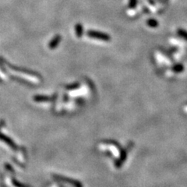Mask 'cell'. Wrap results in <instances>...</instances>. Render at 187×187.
Segmentation results:
<instances>
[{
    "mask_svg": "<svg viewBox=\"0 0 187 187\" xmlns=\"http://www.w3.org/2000/svg\"><path fill=\"white\" fill-rule=\"evenodd\" d=\"M87 35L91 38H95V39L105 41V42H109V41L111 39L109 35L95 31H89L87 32Z\"/></svg>",
    "mask_w": 187,
    "mask_h": 187,
    "instance_id": "6da1fadb",
    "label": "cell"
},
{
    "mask_svg": "<svg viewBox=\"0 0 187 187\" xmlns=\"http://www.w3.org/2000/svg\"><path fill=\"white\" fill-rule=\"evenodd\" d=\"M60 41H61V36H60V35H55V36L52 38V40L49 42L48 45L49 48L51 49L55 48L58 45Z\"/></svg>",
    "mask_w": 187,
    "mask_h": 187,
    "instance_id": "7a4b0ae2",
    "label": "cell"
},
{
    "mask_svg": "<svg viewBox=\"0 0 187 187\" xmlns=\"http://www.w3.org/2000/svg\"><path fill=\"white\" fill-rule=\"evenodd\" d=\"M9 66L11 68H13L14 70L16 71H19V72H23V73H28V74H31L32 76H38V75L36 74L35 73H34V72H32V71H29V70H26V69H19V68H16L15 67V66H13V65H11L9 64Z\"/></svg>",
    "mask_w": 187,
    "mask_h": 187,
    "instance_id": "3957f363",
    "label": "cell"
},
{
    "mask_svg": "<svg viewBox=\"0 0 187 187\" xmlns=\"http://www.w3.org/2000/svg\"><path fill=\"white\" fill-rule=\"evenodd\" d=\"M34 99H35V102H48V101H51L50 99H51V98H49V97L47 96H42V95H38V96H35V98H34Z\"/></svg>",
    "mask_w": 187,
    "mask_h": 187,
    "instance_id": "277c9868",
    "label": "cell"
},
{
    "mask_svg": "<svg viewBox=\"0 0 187 187\" xmlns=\"http://www.w3.org/2000/svg\"><path fill=\"white\" fill-rule=\"evenodd\" d=\"M75 29H76V36L78 37V38H80V37L82 36V35H83V26H82V24H76Z\"/></svg>",
    "mask_w": 187,
    "mask_h": 187,
    "instance_id": "5b68a950",
    "label": "cell"
},
{
    "mask_svg": "<svg viewBox=\"0 0 187 187\" xmlns=\"http://www.w3.org/2000/svg\"><path fill=\"white\" fill-rule=\"evenodd\" d=\"M178 34L179 36L182 37L184 39H185V40L187 41V31H184V30H182V29H179Z\"/></svg>",
    "mask_w": 187,
    "mask_h": 187,
    "instance_id": "8992f818",
    "label": "cell"
},
{
    "mask_svg": "<svg viewBox=\"0 0 187 187\" xmlns=\"http://www.w3.org/2000/svg\"><path fill=\"white\" fill-rule=\"evenodd\" d=\"M147 24H148V25L151 26V27H156L157 26V21H155V20H150L149 21L147 22Z\"/></svg>",
    "mask_w": 187,
    "mask_h": 187,
    "instance_id": "52a82bcc",
    "label": "cell"
},
{
    "mask_svg": "<svg viewBox=\"0 0 187 187\" xmlns=\"http://www.w3.org/2000/svg\"><path fill=\"white\" fill-rule=\"evenodd\" d=\"M79 87V84H72V85H69L66 87V89H69V90H72V89H75V88H76V87Z\"/></svg>",
    "mask_w": 187,
    "mask_h": 187,
    "instance_id": "ba28073f",
    "label": "cell"
},
{
    "mask_svg": "<svg viewBox=\"0 0 187 187\" xmlns=\"http://www.w3.org/2000/svg\"><path fill=\"white\" fill-rule=\"evenodd\" d=\"M136 2H137L136 0H130V1H129V7L134 8L136 5Z\"/></svg>",
    "mask_w": 187,
    "mask_h": 187,
    "instance_id": "9c48e42d",
    "label": "cell"
}]
</instances>
